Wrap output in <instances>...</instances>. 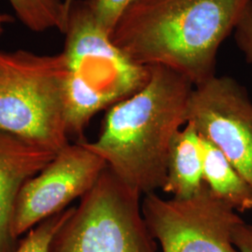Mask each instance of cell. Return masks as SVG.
<instances>
[{
  "label": "cell",
  "instance_id": "6da1fadb",
  "mask_svg": "<svg viewBox=\"0 0 252 252\" xmlns=\"http://www.w3.org/2000/svg\"><path fill=\"white\" fill-rule=\"evenodd\" d=\"M193 87L180 73L151 65L144 86L108 108L97 139L83 144L141 196L162 189L172 141L187 124Z\"/></svg>",
  "mask_w": 252,
  "mask_h": 252
},
{
  "label": "cell",
  "instance_id": "7a4b0ae2",
  "mask_svg": "<svg viewBox=\"0 0 252 252\" xmlns=\"http://www.w3.org/2000/svg\"><path fill=\"white\" fill-rule=\"evenodd\" d=\"M252 0H137L111 39L135 63L162 65L193 86L214 77L217 54Z\"/></svg>",
  "mask_w": 252,
  "mask_h": 252
},
{
  "label": "cell",
  "instance_id": "3957f363",
  "mask_svg": "<svg viewBox=\"0 0 252 252\" xmlns=\"http://www.w3.org/2000/svg\"><path fill=\"white\" fill-rule=\"evenodd\" d=\"M63 34L67 131L84 142L82 135L94 116L141 89L150 66L135 63L113 43L85 0H74Z\"/></svg>",
  "mask_w": 252,
  "mask_h": 252
},
{
  "label": "cell",
  "instance_id": "277c9868",
  "mask_svg": "<svg viewBox=\"0 0 252 252\" xmlns=\"http://www.w3.org/2000/svg\"><path fill=\"white\" fill-rule=\"evenodd\" d=\"M62 53L0 51V130L58 153L69 144Z\"/></svg>",
  "mask_w": 252,
  "mask_h": 252
},
{
  "label": "cell",
  "instance_id": "5b68a950",
  "mask_svg": "<svg viewBox=\"0 0 252 252\" xmlns=\"http://www.w3.org/2000/svg\"><path fill=\"white\" fill-rule=\"evenodd\" d=\"M141 200L107 167L72 207L50 252H157Z\"/></svg>",
  "mask_w": 252,
  "mask_h": 252
},
{
  "label": "cell",
  "instance_id": "8992f818",
  "mask_svg": "<svg viewBox=\"0 0 252 252\" xmlns=\"http://www.w3.org/2000/svg\"><path fill=\"white\" fill-rule=\"evenodd\" d=\"M141 209L147 227L162 252H239L233 242L243 220L206 186L189 198L145 194Z\"/></svg>",
  "mask_w": 252,
  "mask_h": 252
},
{
  "label": "cell",
  "instance_id": "52a82bcc",
  "mask_svg": "<svg viewBox=\"0 0 252 252\" xmlns=\"http://www.w3.org/2000/svg\"><path fill=\"white\" fill-rule=\"evenodd\" d=\"M107 163L83 142L65 146L19 191L11 219V234H22L57 215L96 183Z\"/></svg>",
  "mask_w": 252,
  "mask_h": 252
},
{
  "label": "cell",
  "instance_id": "ba28073f",
  "mask_svg": "<svg viewBox=\"0 0 252 252\" xmlns=\"http://www.w3.org/2000/svg\"><path fill=\"white\" fill-rule=\"evenodd\" d=\"M187 123L252 186V101L244 86L231 77L216 75L194 86Z\"/></svg>",
  "mask_w": 252,
  "mask_h": 252
},
{
  "label": "cell",
  "instance_id": "9c48e42d",
  "mask_svg": "<svg viewBox=\"0 0 252 252\" xmlns=\"http://www.w3.org/2000/svg\"><path fill=\"white\" fill-rule=\"evenodd\" d=\"M56 153L0 130V252H13L16 248L10 226L20 189Z\"/></svg>",
  "mask_w": 252,
  "mask_h": 252
},
{
  "label": "cell",
  "instance_id": "30bf717a",
  "mask_svg": "<svg viewBox=\"0 0 252 252\" xmlns=\"http://www.w3.org/2000/svg\"><path fill=\"white\" fill-rule=\"evenodd\" d=\"M202 137L191 124L183 126L172 141L163 192L174 198H189L204 188Z\"/></svg>",
  "mask_w": 252,
  "mask_h": 252
},
{
  "label": "cell",
  "instance_id": "8fae6325",
  "mask_svg": "<svg viewBox=\"0 0 252 252\" xmlns=\"http://www.w3.org/2000/svg\"><path fill=\"white\" fill-rule=\"evenodd\" d=\"M202 146L203 180L208 190L237 212L252 210V185L223 153L203 137Z\"/></svg>",
  "mask_w": 252,
  "mask_h": 252
},
{
  "label": "cell",
  "instance_id": "7c38bea8",
  "mask_svg": "<svg viewBox=\"0 0 252 252\" xmlns=\"http://www.w3.org/2000/svg\"><path fill=\"white\" fill-rule=\"evenodd\" d=\"M19 21L28 30L42 33L56 28L64 32L68 13L63 0H8Z\"/></svg>",
  "mask_w": 252,
  "mask_h": 252
},
{
  "label": "cell",
  "instance_id": "4fadbf2b",
  "mask_svg": "<svg viewBox=\"0 0 252 252\" xmlns=\"http://www.w3.org/2000/svg\"><path fill=\"white\" fill-rule=\"evenodd\" d=\"M72 207L51 217L32 228L13 252H50L54 235L69 216Z\"/></svg>",
  "mask_w": 252,
  "mask_h": 252
},
{
  "label": "cell",
  "instance_id": "5bb4252c",
  "mask_svg": "<svg viewBox=\"0 0 252 252\" xmlns=\"http://www.w3.org/2000/svg\"><path fill=\"white\" fill-rule=\"evenodd\" d=\"M137 0H85L96 23L111 36L118 22Z\"/></svg>",
  "mask_w": 252,
  "mask_h": 252
},
{
  "label": "cell",
  "instance_id": "9a60e30c",
  "mask_svg": "<svg viewBox=\"0 0 252 252\" xmlns=\"http://www.w3.org/2000/svg\"><path fill=\"white\" fill-rule=\"evenodd\" d=\"M234 38L246 60L252 64V0L249 3L234 29Z\"/></svg>",
  "mask_w": 252,
  "mask_h": 252
},
{
  "label": "cell",
  "instance_id": "2e32d148",
  "mask_svg": "<svg viewBox=\"0 0 252 252\" xmlns=\"http://www.w3.org/2000/svg\"><path fill=\"white\" fill-rule=\"evenodd\" d=\"M233 242L239 252H252V224L244 220L234 227Z\"/></svg>",
  "mask_w": 252,
  "mask_h": 252
},
{
  "label": "cell",
  "instance_id": "e0dca14e",
  "mask_svg": "<svg viewBox=\"0 0 252 252\" xmlns=\"http://www.w3.org/2000/svg\"><path fill=\"white\" fill-rule=\"evenodd\" d=\"M14 19L12 16H10L9 14L4 13V12H0V30H4V27L6 25H9L13 23Z\"/></svg>",
  "mask_w": 252,
  "mask_h": 252
},
{
  "label": "cell",
  "instance_id": "ac0fdd59",
  "mask_svg": "<svg viewBox=\"0 0 252 252\" xmlns=\"http://www.w3.org/2000/svg\"><path fill=\"white\" fill-rule=\"evenodd\" d=\"M63 2H64V6H65L66 11H67V13H68L69 9H70V6H71V4L74 2V0H63Z\"/></svg>",
  "mask_w": 252,
  "mask_h": 252
},
{
  "label": "cell",
  "instance_id": "d6986e66",
  "mask_svg": "<svg viewBox=\"0 0 252 252\" xmlns=\"http://www.w3.org/2000/svg\"><path fill=\"white\" fill-rule=\"evenodd\" d=\"M3 31H4V30H0V37H1V35H2V33H3Z\"/></svg>",
  "mask_w": 252,
  "mask_h": 252
}]
</instances>
